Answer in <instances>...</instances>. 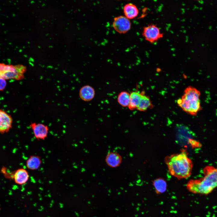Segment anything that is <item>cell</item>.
Returning <instances> with one entry per match:
<instances>
[{
    "label": "cell",
    "mask_w": 217,
    "mask_h": 217,
    "mask_svg": "<svg viewBox=\"0 0 217 217\" xmlns=\"http://www.w3.org/2000/svg\"><path fill=\"white\" fill-rule=\"evenodd\" d=\"M200 91L195 88L189 86L184 90L181 98L177 103L178 106L186 113L195 115L201 109Z\"/></svg>",
    "instance_id": "cell-3"
},
{
    "label": "cell",
    "mask_w": 217,
    "mask_h": 217,
    "mask_svg": "<svg viewBox=\"0 0 217 217\" xmlns=\"http://www.w3.org/2000/svg\"><path fill=\"white\" fill-rule=\"evenodd\" d=\"M130 93V101L128 108L131 110L137 109L140 102L142 91H133Z\"/></svg>",
    "instance_id": "cell-16"
},
{
    "label": "cell",
    "mask_w": 217,
    "mask_h": 217,
    "mask_svg": "<svg viewBox=\"0 0 217 217\" xmlns=\"http://www.w3.org/2000/svg\"><path fill=\"white\" fill-rule=\"evenodd\" d=\"M30 127L34 137L37 140H44L47 137L49 131L47 125L42 123L31 122Z\"/></svg>",
    "instance_id": "cell-7"
},
{
    "label": "cell",
    "mask_w": 217,
    "mask_h": 217,
    "mask_svg": "<svg viewBox=\"0 0 217 217\" xmlns=\"http://www.w3.org/2000/svg\"><path fill=\"white\" fill-rule=\"evenodd\" d=\"M203 172L202 177L190 179L187 182L186 187L189 192L195 194L207 195L217 188V167L207 166Z\"/></svg>",
    "instance_id": "cell-1"
},
{
    "label": "cell",
    "mask_w": 217,
    "mask_h": 217,
    "mask_svg": "<svg viewBox=\"0 0 217 217\" xmlns=\"http://www.w3.org/2000/svg\"><path fill=\"white\" fill-rule=\"evenodd\" d=\"M6 85V80L0 78V91L3 90L5 88Z\"/></svg>",
    "instance_id": "cell-18"
},
{
    "label": "cell",
    "mask_w": 217,
    "mask_h": 217,
    "mask_svg": "<svg viewBox=\"0 0 217 217\" xmlns=\"http://www.w3.org/2000/svg\"><path fill=\"white\" fill-rule=\"evenodd\" d=\"M121 194V193L120 192H118V195H120Z\"/></svg>",
    "instance_id": "cell-20"
},
{
    "label": "cell",
    "mask_w": 217,
    "mask_h": 217,
    "mask_svg": "<svg viewBox=\"0 0 217 217\" xmlns=\"http://www.w3.org/2000/svg\"><path fill=\"white\" fill-rule=\"evenodd\" d=\"M105 159L106 164L112 168L119 166L122 160L120 155L117 152H114L109 153L106 156Z\"/></svg>",
    "instance_id": "cell-11"
},
{
    "label": "cell",
    "mask_w": 217,
    "mask_h": 217,
    "mask_svg": "<svg viewBox=\"0 0 217 217\" xmlns=\"http://www.w3.org/2000/svg\"><path fill=\"white\" fill-rule=\"evenodd\" d=\"M94 197H95L94 195H92V197L93 198H94Z\"/></svg>",
    "instance_id": "cell-23"
},
{
    "label": "cell",
    "mask_w": 217,
    "mask_h": 217,
    "mask_svg": "<svg viewBox=\"0 0 217 217\" xmlns=\"http://www.w3.org/2000/svg\"><path fill=\"white\" fill-rule=\"evenodd\" d=\"M96 217V216H95V217Z\"/></svg>",
    "instance_id": "cell-27"
},
{
    "label": "cell",
    "mask_w": 217,
    "mask_h": 217,
    "mask_svg": "<svg viewBox=\"0 0 217 217\" xmlns=\"http://www.w3.org/2000/svg\"><path fill=\"white\" fill-rule=\"evenodd\" d=\"M117 101L122 107H128L130 101V93L126 91L120 92L117 97Z\"/></svg>",
    "instance_id": "cell-17"
},
{
    "label": "cell",
    "mask_w": 217,
    "mask_h": 217,
    "mask_svg": "<svg viewBox=\"0 0 217 217\" xmlns=\"http://www.w3.org/2000/svg\"><path fill=\"white\" fill-rule=\"evenodd\" d=\"M125 192H127V190H125Z\"/></svg>",
    "instance_id": "cell-25"
},
{
    "label": "cell",
    "mask_w": 217,
    "mask_h": 217,
    "mask_svg": "<svg viewBox=\"0 0 217 217\" xmlns=\"http://www.w3.org/2000/svg\"></svg>",
    "instance_id": "cell-28"
},
{
    "label": "cell",
    "mask_w": 217,
    "mask_h": 217,
    "mask_svg": "<svg viewBox=\"0 0 217 217\" xmlns=\"http://www.w3.org/2000/svg\"><path fill=\"white\" fill-rule=\"evenodd\" d=\"M153 105L149 96L146 95L144 91L142 94L139 105L137 108L138 111L144 112L149 109H152Z\"/></svg>",
    "instance_id": "cell-12"
},
{
    "label": "cell",
    "mask_w": 217,
    "mask_h": 217,
    "mask_svg": "<svg viewBox=\"0 0 217 217\" xmlns=\"http://www.w3.org/2000/svg\"><path fill=\"white\" fill-rule=\"evenodd\" d=\"M29 177V173L26 169L20 168L17 169L12 174V178L15 183L21 185L27 182Z\"/></svg>",
    "instance_id": "cell-9"
},
{
    "label": "cell",
    "mask_w": 217,
    "mask_h": 217,
    "mask_svg": "<svg viewBox=\"0 0 217 217\" xmlns=\"http://www.w3.org/2000/svg\"><path fill=\"white\" fill-rule=\"evenodd\" d=\"M88 203L89 204H90L91 203V202H90V201H88Z\"/></svg>",
    "instance_id": "cell-21"
},
{
    "label": "cell",
    "mask_w": 217,
    "mask_h": 217,
    "mask_svg": "<svg viewBox=\"0 0 217 217\" xmlns=\"http://www.w3.org/2000/svg\"><path fill=\"white\" fill-rule=\"evenodd\" d=\"M12 118L5 112L0 109V133L7 132L11 127Z\"/></svg>",
    "instance_id": "cell-8"
},
{
    "label": "cell",
    "mask_w": 217,
    "mask_h": 217,
    "mask_svg": "<svg viewBox=\"0 0 217 217\" xmlns=\"http://www.w3.org/2000/svg\"><path fill=\"white\" fill-rule=\"evenodd\" d=\"M114 29L119 33H125L131 27L130 20L124 16L120 15L114 18L112 22Z\"/></svg>",
    "instance_id": "cell-6"
},
{
    "label": "cell",
    "mask_w": 217,
    "mask_h": 217,
    "mask_svg": "<svg viewBox=\"0 0 217 217\" xmlns=\"http://www.w3.org/2000/svg\"><path fill=\"white\" fill-rule=\"evenodd\" d=\"M95 94L94 89L89 85H85L80 89L79 95L80 98L83 101H90L94 98Z\"/></svg>",
    "instance_id": "cell-10"
},
{
    "label": "cell",
    "mask_w": 217,
    "mask_h": 217,
    "mask_svg": "<svg viewBox=\"0 0 217 217\" xmlns=\"http://www.w3.org/2000/svg\"><path fill=\"white\" fill-rule=\"evenodd\" d=\"M142 35L146 40L152 43L155 42L163 36L159 28L153 24L144 27Z\"/></svg>",
    "instance_id": "cell-5"
},
{
    "label": "cell",
    "mask_w": 217,
    "mask_h": 217,
    "mask_svg": "<svg viewBox=\"0 0 217 217\" xmlns=\"http://www.w3.org/2000/svg\"><path fill=\"white\" fill-rule=\"evenodd\" d=\"M42 163L41 157L37 155H33L30 156L26 162L27 168L32 171L38 170L40 167Z\"/></svg>",
    "instance_id": "cell-14"
},
{
    "label": "cell",
    "mask_w": 217,
    "mask_h": 217,
    "mask_svg": "<svg viewBox=\"0 0 217 217\" xmlns=\"http://www.w3.org/2000/svg\"><path fill=\"white\" fill-rule=\"evenodd\" d=\"M115 210L116 211H118V210H119L118 209V208H116L115 209Z\"/></svg>",
    "instance_id": "cell-22"
},
{
    "label": "cell",
    "mask_w": 217,
    "mask_h": 217,
    "mask_svg": "<svg viewBox=\"0 0 217 217\" xmlns=\"http://www.w3.org/2000/svg\"><path fill=\"white\" fill-rule=\"evenodd\" d=\"M108 195L109 196L110 195V194H108Z\"/></svg>",
    "instance_id": "cell-26"
},
{
    "label": "cell",
    "mask_w": 217,
    "mask_h": 217,
    "mask_svg": "<svg viewBox=\"0 0 217 217\" xmlns=\"http://www.w3.org/2000/svg\"><path fill=\"white\" fill-rule=\"evenodd\" d=\"M164 162L169 174L178 179L186 178L191 174L193 163L185 150L166 156Z\"/></svg>",
    "instance_id": "cell-2"
},
{
    "label": "cell",
    "mask_w": 217,
    "mask_h": 217,
    "mask_svg": "<svg viewBox=\"0 0 217 217\" xmlns=\"http://www.w3.org/2000/svg\"><path fill=\"white\" fill-rule=\"evenodd\" d=\"M123 10L124 16L129 20L136 17L139 13L137 6L131 3L125 4L123 7Z\"/></svg>",
    "instance_id": "cell-13"
},
{
    "label": "cell",
    "mask_w": 217,
    "mask_h": 217,
    "mask_svg": "<svg viewBox=\"0 0 217 217\" xmlns=\"http://www.w3.org/2000/svg\"><path fill=\"white\" fill-rule=\"evenodd\" d=\"M26 67L21 64L12 65L0 63V78L5 80H20L24 77Z\"/></svg>",
    "instance_id": "cell-4"
},
{
    "label": "cell",
    "mask_w": 217,
    "mask_h": 217,
    "mask_svg": "<svg viewBox=\"0 0 217 217\" xmlns=\"http://www.w3.org/2000/svg\"><path fill=\"white\" fill-rule=\"evenodd\" d=\"M155 191L157 194L165 192L167 189V183L165 180L161 178H156L152 181Z\"/></svg>",
    "instance_id": "cell-15"
},
{
    "label": "cell",
    "mask_w": 217,
    "mask_h": 217,
    "mask_svg": "<svg viewBox=\"0 0 217 217\" xmlns=\"http://www.w3.org/2000/svg\"><path fill=\"white\" fill-rule=\"evenodd\" d=\"M108 192L109 193H111V190L110 189H109L108 190Z\"/></svg>",
    "instance_id": "cell-19"
},
{
    "label": "cell",
    "mask_w": 217,
    "mask_h": 217,
    "mask_svg": "<svg viewBox=\"0 0 217 217\" xmlns=\"http://www.w3.org/2000/svg\"><path fill=\"white\" fill-rule=\"evenodd\" d=\"M120 188H121V189L122 190H123V188H122V187H121Z\"/></svg>",
    "instance_id": "cell-24"
}]
</instances>
